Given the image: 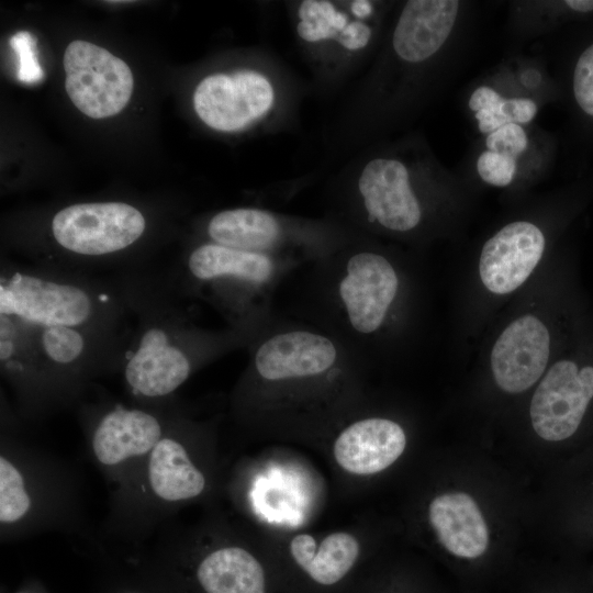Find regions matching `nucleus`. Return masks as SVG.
<instances>
[{
	"instance_id": "b1692460",
	"label": "nucleus",
	"mask_w": 593,
	"mask_h": 593,
	"mask_svg": "<svg viewBox=\"0 0 593 593\" xmlns=\"http://www.w3.org/2000/svg\"><path fill=\"white\" fill-rule=\"evenodd\" d=\"M503 97L490 86H480L469 98V108L474 114L479 131L488 135L507 124L501 112Z\"/></svg>"
},
{
	"instance_id": "6ab92c4d",
	"label": "nucleus",
	"mask_w": 593,
	"mask_h": 593,
	"mask_svg": "<svg viewBox=\"0 0 593 593\" xmlns=\"http://www.w3.org/2000/svg\"><path fill=\"white\" fill-rule=\"evenodd\" d=\"M405 445V433L398 423L371 417L350 424L339 434L334 444V456L346 471L367 475L391 466Z\"/></svg>"
},
{
	"instance_id": "7c9ffc66",
	"label": "nucleus",
	"mask_w": 593,
	"mask_h": 593,
	"mask_svg": "<svg viewBox=\"0 0 593 593\" xmlns=\"http://www.w3.org/2000/svg\"><path fill=\"white\" fill-rule=\"evenodd\" d=\"M564 3L575 12L588 13L593 11V0H568Z\"/></svg>"
},
{
	"instance_id": "ddd939ff",
	"label": "nucleus",
	"mask_w": 593,
	"mask_h": 593,
	"mask_svg": "<svg viewBox=\"0 0 593 593\" xmlns=\"http://www.w3.org/2000/svg\"><path fill=\"white\" fill-rule=\"evenodd\" d=\"M357 188L369 222L394 233H407L419 225L422 205L403 161L390 157L369 160Z\"/></svg>"
},
{
	"instance_id": "2eb2a0df",
	"label": "nucleus",
	"mask_w": 593,
	"mask_h": 593,
	"mask_svg": "<svg viewBox=\"0 0 593 593\" xmlns=\"http://www.w3.org/2000/svg\"><path fill=\"white\" fill-rule=\"evenodd\" d=\"M550 353V335L534 315L512 322L491 351V369L496 384L510 393L530 388L544 373Z\"/></svg>"
},
{
	"instance_id": "20e7f679",
	"label": "nucleus",
	"mask_w": 593,
	"mask_h": 593,
	"mask_svg": "<svg viewBox=\"0 0 593 593\" xmlns=\"http://www.w3.org/2000/svg\"><path fill=\"white\" fill-rule=\"evenodd\" d=\"M85 526L81 482L57 456L8 432L0 443L1 542Z\"/></svg>"
},
{
	"instance_id": "39448f33",
	"label": "nucleus",
	"mask_w": 593,
	"mask_h": 593,
	"mask_svg": "<svg viewBox=\"0 0 593 593\" xmlns=\"http://www.w3.org/2000/svg\"><path fill=\"white\" fill-rule=\"evenodd\" d=\"M182 414L175 399L159 403L107 399L80 406L89 456L113 489L130 478Z\"/></svg>"
},
{
	"instance_id": "bb28decb",
	"label": "nucleus",
	"mask_w": 593,
	"mask_h": 593,
	"mask_svg": "<svg viewBox=\"0 0 593 593\" xmlns=\"http://www.w3.org/2000/svg\"><path fill=\"white\" fill-rule=\"evenodd\" d=\"M484 145L488 150L518 159L528 147V136L523 125L507 123L488 134Z\"/></svg>"
},
{
	"instance_id": "6e6552de",
	"label": "nucleus",
	"mask_w": 593,
	"mask_h": 593,
	"mask_svg": "<svg viewBox=\"0 0 593 593\" xmlns=\"http://www.w3.org/2000/svg\"><path fill=\"white\" fill-rule=\"evenodd\" d=\"M329 268L328 293L335 316L350 337L378 333L398 295L400 280L383 255L355 249Z\"/></svg>"
},
{
	"instance_id": "1a4fd4ad",
	"label": "nucleus",
	"mask_w": 593,
	"mask_h": 593,
	"mask_svg": "<svg viewBox=\"0 0 593 593\" xmlns=\"http://www.w3.org/2000/svg\"><path fill=\"white\" fill-rule=\"evenodd\" d=\"M147 222L136 206L120 202L75 203L58 210L49 223L57 250L72 262L112 260L144 236Z\"/></svg>"
},
{
	"instance_id": "f3484780",
	"label": "nucleus",
	"mask_w": 593,
	"mask_h": 593,
	"mask_svg": "<svg viewBox=\"0 0 593 593\" xmlns=\"http://www.w3.org/2000/svg\"><path fill=\"white\" fill-rule=\"evenodd\" d=\"M373 2L305 0L298 8V35L309 44L332 43L345 51L365 48L371 37Z\"/></svg>"
},
{
	"instance_id": "c85d7f7f",
	"label": "nucleus",
	"mask_w": 593,
	"mask_h": 593,
	"mask_svg": "<svg viewBox=\"0 0 593 593\" xmlns=\"http://www.w3.org/2000/svg\"><path fill=\"white\" fill-rule=\"evenodd\" d=\"M501 112L507 123L524 125L535 119L537 104L529 98H503Z\"/></svg>"
},
{
	"instance_id": "f257e3e1",
	"label": "nucleus",
	"mask_w": 593,
	"mask_h": 593,
	"mask_svg": "<svg viewBox=\"0 0 593 593\" xmlns=\"http://www.w3.org/2000/svg\"><path fill=\"white\" fill-rule=\"evenodd\" d=\"M119 278L136 322L120 369L131 401L175 399L198 368L251 339L254 332L245 328L214 332L195 326L177 301L170 279L134 269Z\"/></svg>"
},
{
	"instance_id": "a878e982",
	"label": "nucleus",
	"mask_w": 593,
	"mask_h": 593,
	"mask_svg": "<svg viewBox=\"0 0 593 593\" xmlns=\"http://www.w3.org/2000/svg\"><path fill=\"white\" fill-rule=\"evenodd\" d=\"M10 45L18 58V79L25 83H36L44 72L37 59L36 38L26 31L15 33Z\"/></svg>"
},
{
	"instance_id": "aec40b11",
	"label": "nucleus",
	"mask_w": 593,
	"mask_h": 593,
	"mask_svg": "<svg viewBox=\"0 0 593 593\" xmlns=\"http://www.w3.org/2000/svg\"><path fill=\"white\" fill-rule=\"evenodd\" d=\"M430 525L440 544L463 559L481 557L489 546V530L475 501L467 493H445L428 510Z\"/></svg>"
},
{
	"instance_id": "f8f14e48",
	"label": "nucleus",
	"mask_w": 593,
	"mask_h": 593,
	"mask_svg": "<svg viewBox=\"0 0 593 593\" xmlns=\"http://www.w3.org/2000/svg\"><path fill=\"white\" fill-rule=\"evenodd\" d=\"M593 399V367L557 361L537 387L530 403L532 425L548 441L571 437Z\"/></svg>"
},
{
	"instance_id": "412c9836",
	"label": "nucleus",
	"mask_w": 593,
	"mask_h": 593,
	"mask_svg": "<svg viewBox=\"0 0 593 593\" xmlns=\"http://www.w3.org/2000/svg\"><path fill=\"white\" fill-rule=\"evenodd\" d=\"M208 242L276 256L283 245L282 222L269 211L257 208H235L215 213L206 223Z\"/></svg>"
},
{
	"instance_id": "c756f323",
	"label": "nucleus",
	"mask_w": 593,
	"mask_h": 593,
	"mask_svg": "<svg viewBox=\"0 0 593 593\" xmlns=\"http://www.w3.org/2000/svg\"><path fill=\"white\" fill-rule=\"evenodd\" d=\"M12 593H51L38 579H25Z\"/></svg>"
},
{
	"instance_id": "0eeeda50",
	"label": "nucleus",
	"mask_w": 593,
	"mask_h": 593,
	"mask_svg": "<svg viewBox=\"0 0 593 593\" xmlns=\"http://www.w3.org/2000/svg\"><path fill=\"white\" fill-rule=\"evenodd\" d=\"M29 327L41 357L55 410L79 401L96 377L120 371L132 336V332L112 333L64 326Z\"/></svg>"
},
{
	"instance_id": "9b49d317",
	"label": "nucleus",
	"mask_w": 593,
	"mask_h": 593,
	"mask_svg": "<svg viewBox=\"0 0 593 593\" xmlns=\"http://www.w3.org/2000/svg\"><path fill=\"white\" fill-rule=\"evenodd\" d=\"M275 102L271 81L261 72L242 69L203 78L193 93L195 113L209 127L237 132L265 116Z\"/></svg>"
},
{
	"instance_id": "a211bd4d",
	"label": "nucleus",
	"mask_w": 593,
	"mask_h": 593,
	"mask_svg": "<svg viewBox=\"0 0 593 593\" xmlns=\"http://www.w3.org/2000/svg\"><path fill=\"white\" fill-rule=\"evenodd\" d=\"M455 0H410L398 18L392 46L398 57L418 64L429 59L446 44L458 18Z\"/></svg>"
},
{
	"instance_id": "7ed1b4c3",
	"label": "nucleus",
	"mask_w": 593,
	"mask_h": 593,
	"mask_svg": "<svg viewBox=\"0 0 593 593\" xmlns=\"http://www.w3.org/2000/svg\"><path fill=\"white\" fill-rule=\"evenodd\" d=\"M0 314L32 327L132 332L133 317L120 278L100 279L54 266L2 265Z\"/></svg>"
},
{
	"instance_id": "4468645a",
	"label": "nucleus",
	"mask_w": 593,
	"mask_h": 593,
	"mask_svg": "<svg viewBox=\"0 0 593 593\" xmlns=\"http://www.w3.org/2000/svg\"><path fill=\"white\" fill-rule=\"evenodd\" d=\"M0 365L23 419L37 421L55 411L30 327L5 314H0Z\"/></svg>"
},
{
	"instance_id": "423d86ee",
	"label": "nucleus",
	"mask_w": 593,
	"mask_h": 593,
	"mask_svg": "<svg viewBox=\"0 0 593 593\" xmlns=\"http://www.w3.org/2000/svg\"><path fill=\"white\" fill-rule=\"evenodd\" d=\"M277 256L239 250L211 242L192 248L181 268L180 286L209 288L233 317V326L254 329L258 313L254 301L269 290L283 264Z\"/></svg>"
},
{
	"instance_id": "4be33fe9",
	"label": "nucleus",
	"mask_w": 593,
	"mask_h": 593,
	"mask_svg": "<svg viewBox=\"0 0 593 593\" xmlns=\"http://www.w3.org/2000/svg\"><path fill=\"white\" fill-rule=\"evenodd\" d=\"M290 551L295 562L313 581L322 585H333L355 564L359 545L348 533H334L317 548L311 535L300 534L291 540Z\"/></svg>"
},
{
	"instance_id": "dca6fc26",
	"label": "nucleus",
	"mask_w": 593,
	"mask_h": 593,
	"mask_svg": "<svg viewBox=\"0 0 593 593\" xmlns=\"http://www.w3.org/2000/svg\"><path fill=\"white\" fill-rule=\"evenodd\" d=\"M545 250L540 228L526 221L502 227L482 247L479 272L484 287L493 293L516 290L530 276Z\"/></svg>"
},
{
	"instance_id": "393cba45",
	"label": "nucleus",
	"mask_w": 593,
	"mask_h": 593,
	"mask_svg": "<svg viewBox=\"0 0 593 593\" xmlns=\"http://www.w3.org/2000/svg\"><path fill=\"white\" fill-rule=\"evenodd\" d=\"M475 168L479 177L488 184L506 187L515 177L517 159L484 149L478 156Z\"/></svg>"
},
{
	"instance_id": "9d476101",
	"label": "nucleus",
	"mask_w": 593,
	"mask_h": 593,
	"mask_svg": "<svg viewBox=\"0 0 593 593\" xmlns=\"http://www.w3.org/2000/svg\"><path fill=\"white\" fill-rule=\"evenodd\" d=\"M64 69L69 99L89 118L113 116L131 99L134 79L130 67L103 47L82 40L70 42Z\"/></svg>"
},
{
	"instance_id": "5701e85b",
	"label": "nucleus",
	"mask_w": 593,
	"mask_h": 593,
	"mask_svg": "<svg viewBox=\"0 0 593 593\" xmlns=\"http://www.w3.org/2000/svg\"><path fill=\"white\" fill-rule=\"evenodd\" d=\"M94 593H166L139 569L130 564L110 566Z\"/></svg>"
},
{
	"instance_id": "cd10ccee",
	"label": "nucleus",
	"mask_w": 593,
	"mask_h": 593,
	"mask_svg": "<svg viewBox=\"0 0 593 593\" xmlns=\"http://www.w3.org/2000/svg\"><path fill=\"white\" fill-rule=\"evenodd\" d=\"M572 89L580 109L593 118V43L581 53L577 60Z\"/></svg>"
},
{
	"instance_id": "f03ea898",
	"label": "nucleus",
	"mask_w": 593,
	"mask_h": 593,
	"mask_svg": "<svg viewBox=\"0 0 593 593\" xmlns=\"http://www.w3.org/2000/svg\"><path fill=\"white\" fill-rule=\"evenodd\" d=\"M193 426L180 415L130 478L114 488L103 525L108 538L136 553L183 504L208 489V475L192 445ZM128 556V557H130Z\"/></svg>"
}]
</instances>
